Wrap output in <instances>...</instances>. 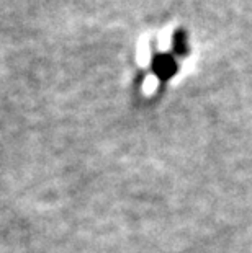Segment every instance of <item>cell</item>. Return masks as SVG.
Returning a JSON list of instances; mask_svg holds the SVG:
<instances>
[{"mask_svg":"<svg viewBox=\"0 0 252 253\" xmlns=\"http://www.w3.org/2000/svg\"><path fill=\"white\" fill-rule=\"evenodd\" d=\"M172 51L175 56L187 57L190 54V44H189V35L185 30H175L172 35Z\"/></svg>","mask_w":252,"mask_h":253,"instance_id":"cell-2","label":"cell"},{"mask_svg":"<svg viewBox=\"0 0 252 253\" xmlns=\"http://www.w3.org/2000/svg\"><path fill=\"white\" fill-rule=\"evenodd\" d=\"M151 69L160 82H167L179 71V64H177L172 54H169V52H159V54H155L152 57Z\"/></svg>","mask_w":252,"mask_h":253,"instance_id":"cell-1","label":"cell"}]
</instances>
